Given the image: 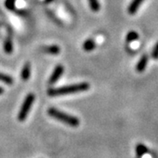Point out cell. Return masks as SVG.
I'll use <instances>...</instances> for the list:
<instances>
[{"label": "cell", "mask_w": 158, "mask_h": 158, "mask_svg": "<svg viewBox=\"0 0 158 158\" xmlns=\"http://www.w3.org/2000/svg\"><path fill=\"white\" fill-rule=\"evenodd\" d=\"M89 88H90V85L88 83L83 82L79 84L66 85V86L58 87V88H50L48 90V94L50 97L63 96V95L71 94V93L85 91V90H89Z\"/></svg>", "instance_id": "6da1fadb"}, {"label": "cell", "mask_w": 158, "mask_h": 158, "mask_svg": "<svg viewBox=\"0 0 158 158\" xmlns=\"http://www.w3.org/2000/svg\"><path fill=\"white\" fill-rule=\"evenodd\" d=\"M48 113L52 118H56L57 120H60V121L63 122L64 124L70 126V127H78L79 124H80V121L77 117L72 116V115L66 113H63V112L59 111L56 108H49L48 110Z\"/></svg>", "instance_id": "7a4b0ae2"}, {"label": "cell", "mask_w": 158, "mask_h": 158, "mask_svg": "<svg viewBox=\"0 0 158 158\" xmlns=\"http://www.w3.org/2000/svg\"><path fill=\"white\" fill-rule=\"evenodd\" d=\"M34 99H35V96L34 93H29L28 95L26 97L22 106H21V108L19 110V113L18 114V119L19 121H24L27 118L29 111L34 104Z\"/></svg>", "instance_id": "3957f363"}, {"label": "cell", "mask_w": 158, "mask_h": 158, "mask_svg": "<svg viewBox=\"0 0 158 158\" xmlns=\"http://www.w3.org/2000/svg\"><path fill=\"white\" fill-rule=\"evenodd\" d=\"M63 71H64L63 66H62V65H57L56 67V69H54L53 73L51 74L49 80H48V84H49V85H54V84H56L57 81H58V79L62 77V75L63 74Z\"/></svg>", "instance_id": "277c9868"}, {"label": "cell", "mask_w": 158, "mask_h": 158, "mask_svg": "<svg viewBox=\"0 0 158 158\" xmlns=\"http://www.w3.org/2000/svg\"><path fill=\"white\" fill-rule=\"evenodd\" d=\"M41 51L45 54L48 55H53V56H56L59 55L61 52V48L57 45H50V46H43L41 48Z\"/></svg>", "instance_id": "5b68a950"}, {"label": "cell", "mask_w": 158, "mask_h": 158, "mask_svg": "<svg viewBox=\"0 0 158 158\" xmlns=\"http://www.w3.org/2000/svg\"><path fill=\"white\" fill-rule=\"evenodd\" d=\"M148 61V57L147 55L142 56L141 59L139 60L138 63L136 64V70H137L138 72H143V71L146 69Z\"/></svg>", "instance_id": "8992f818"}, {"label": "cell", "mask_w": 158, "mask_h": 158, "mask_svg": "<svg viewBox=\"0 0 158 158\" xmlns=\"http://www.w3.org/2000/svg\"><path fill=\"white\" fill-rule=\"evenodd\" d=\"M144 0H133L132 2H131V4L128 6V9H127V11H128V13L131 14V15H134V14H135L137 11H138V9L140 8V6H141V3L143 2Z\"/></svg>", "instance_id": "52a82bcc"}, {"label": "cell", "mask_w": 158, "mask_h": 158, "mask_svg": "<svg viewBox=\"0 0 158 158\" xmlns=\"http://www.w3.org/2000/svg\"><path fill=\"white\" fill-rule=\"evenodd\" d=\"M30 76H31V65L29 62H27L26 64H24L21 70V78L24 81H27L29 79Z\"/></svg>", "instance_id": "ba28073f"}, {"label": "cell", "mask_w": 158, "mask_h": 158, "mask_svg": "<svg viewBox=\"0 0 158 158\" xmlns=\"http://www.w3.org/2000/svg\"><path fill=\"white\" fill-rule=\"evenodd\" d=\"M83 48L85 51L87 52H90V51H92L95 48H96V43L93 40L91 39H88L86 40L83 45Z\"/></svg>", "instance_id": "9c48e42d"}, {"label": "cell", "mask_w": 158, "mask_h": 158, "mask_svg": "<svg viewBox=\"0 0 158 158\" xmlns=\"http://www.w3.org/2000/svg\"><path fill=\"white\" fill-rule=\"evenodd\" d=\"M135 151L136 155H137L139 157H141L142 156H144L145 154H147L148 151V148L146 147L145 145H143V144H141V143H139V144H137V146H136Z\"/></svg>", "instance_id": "30bf717a"}, {"label": "cell", "mask_w": 158, "mask_h": 158, "mask_svg": "<svg viewBox=\"0 0 158 158\" xmlns=\"http://www.w3.org/2000/svg\"><path fill=\"white\" fill-rule=\"evenodd\" d=\"M13 49V47H12V41H11V38H6L5 42H4V50L6 52V54H11Z\"/></svg>", "instance_id": "8fae6325"}, {"label": "cell", "mask_w": 158, "mask_h": 158, "mask_svg": "<svg viewBox=\"0 0 158 158\" xmlns=\"http://www.w3.org/2000/svg\"><path fill=\"white\" fill-rule=\"evenodd\" d=\"M138 39H139V34H137L136 32H135V31H130V32H128V34H127V36H126V40H127V43L135 41Z\"/></svg>", "instance_id": "7c38bea8"}, {"label": "cell", "mask_w": 158, "mask_h": 158, "mask_svg": "<svg viewBox=\"0 0 158 158\" xmlns=\"http://www.w3.org/2000/svg\"><path fill=\"white\" fill-rule=\"evenodd\" d=\"M0 82H3L6 85H11L13 83V79L10 76L0 72Z\"/></svg>", "instance_id": "4fadbf2b"}, {"label": "cell", "mask_w": 158, "mask_h": 158, "mask_svg": "<svg viewBox=\"0 0 158 158\" xmlns=\"http://www.w3.org/2000/svg\"><path fill=\"white\" fill-rule=\"evenodd\" d=\"M89 4H90V9L92 10V11L97 12V11H99L100 5H99L98 0H89Z\"/></svg>", "instance_id": "5bb4252c"}, {"label": "cell", "mask_w": 158, "mask_h": 158, "mask_svg": "<svg viewBox=\"0 0 158 158\" xmlns=\"http://www.w3.org/2000/svg\"><path fill=\"white\" fill-rule=\"evenodd\" d=\"M14 4H15V0H6V6L9 10H12L14 8Z\"/></svg>", "instance_id": "9a60e30c"}, {"label": "cell", "mask_w": 158, "mask_h": 158, "mask_svg": "<svg viewBox=\"0 0 158 158\" xmlns=\"http://www.w3.org/2000/svg\"><path fill=\"white\" fill-rule=\"evenodd\" d=\"M151 56L154 59H157L158 58V43L155 46V48H154V49L152 51V54H151Z\"/></svg>", "instance_id": "2e32d148"}, {"label": "cell", "mask_w": 158, "mask_h": 158, "mask_svg": "<svg viewBox=\"0 0 158 158\" xmlns=\"http://www.w3.org/2000/svg\"><path fill=\"white\" fill-rule=\"evenodd\" d=\"M54 0H45V3H47V4H49V3H51V2H53Z\"/></svg>", "instance_id": "e0dca14e"}, {"label": "cell", "mask_w": 158, "mask_h": 158, "mask_svg": "<svg viewBox=\"0 0 158 158\" xmlns=\"http://www.w3.org/2000/svg\"><path fill=\"white\" fill-rule=\"evenodd\" d=\"M3 92H4V89L2 87H0V94H2Z\"/></svg>", "instance_id": "ac0fdd59"}, {"label": "cell", "mask_w": 158, "mask_h": 158, "mask_svg": "<svg viewBox=\"0 0 158 158\" xmlns=\"http://www.w3.org/2000/svg\"><path fill=\"white\" fill-rule=\"evenodd\" d=\"M0 26H1V25H0Z\"/></svg>", "instance_id": "d6986e66"}]
</instances>
